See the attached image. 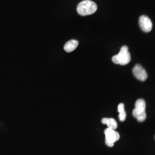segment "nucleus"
I'll use <instances>...</instances> for the list:
<instances>
[{
  "mask_svg": "<svg viewBox=\"0 0 155 155\" xmlns=\"http://www.w3.org/2000/svg\"><path fill=\"white\" fill-rule=\"evenodd\" d=\"M146 103L143 99H139L137 100L135 104V109L138 111H145Z\"/></svg>",
  "mask_w": 155,
  "mask_h": 155,
  "instance_id": "obj_9",
  "label": "nucleus"
},
{
  "mask_svg": "<svg viewBox=\"0 0 155 155\" xmlns=\"http://www.w3.org/2000/svg\"><path fill=\"white\" fill-rule=\"evenodd\" d=\"M133 73L134 77L141 81H145L148 78V74L143 66L139 64L133 67Z\"/></svg>",
  "mask_w": 155,
  "mask_h": 155,
  "instance_id": "obj_4",
  "label": "nucleus"
},
{
  "mask_svg": "<svg viewBox=\"0 0 155 155\" xmlns=\"http://www.w3.org/2000/svg\"><path fill=\"white\" fill-rule=\"evenodd\" d=\"M140 28L145 32H150L152 29V22L150 18L147 16H141L139 18Z\"/></svg>",
  "mask_w": 155,
  "mask_h": 155,
  "instance_id": "obj_5",
  "label": "nucleus"
},
{
  "mask_svg": "<svg viewBox=\"0 0 155 155\" xmlns=\"http://www.w3.org/2000/svg\"><path fill=\"white\" fill-rule=\"evenodd\" d=\"M133 116L137 120L139 121V122H143L146 118H147V114L145 111H138L134 109L133 111Z\"/></svg>",
  "mask_w": 155,
  "mask_h": 155,
  "instance_id": "obj_8",
  "label": "nucleus"
},
{
  "mask_svg": "<svg viewBox=\"0 0 155 155\" xmlns=\"http://www.w3.org/2000/svg\"><path fill=\"white\" fill-rule=\"evenodd\" d=\"M79 43L76 40H71L67 41L64 46V50L67 52H71L77 48Z\"/></svg>",
  "mask_w": 155,
  "mask_h": 155,
  "instance_id": "obj_6",
  "label": "nucleus"
},
{
  "mask_svg": "<svg viewBox=\"0 0 155 155\" xmlns=\"http://www.w3.org/2000/svg\"><path fill=\"white\" fill-rule=\"evenodd\" d=\"M130 61V54L128 51V47L126 45L122 46L120 52L116 55L113 56L112 58V61L113 63L120 65H126Z\"/></svg>",
  "mask_w": 155,
  "mask_h": 155,
  "instance_id": "obj_2",
  "label": "nucleus"
},
{
  "mask_svg": "<svg viewBox=\"0 0 155 155\" xmlns=\"http://www.w3.org/2000/svg\"><path fill=\"white\" fill-rule=\"evenodd\" d=\"M105 134V143L108 147H112L114 146V143L120 139V134L115 130L110 128L106 129L104 131Z\"/></svg>",
  "mask_w": 155,
  "mask_h": 155,
  "instance_id": "obj_3",
  "label": "nucleus"
},
{
  "mask_svg": "<svg viewBox=\"0 0 155 155\" xmlns=\"http://www.w3.org/2000/svg\"><path fill=\"white\" fill-rule=\"evenodd\" d=\"M97 4L92 1L84 0L81 2L77 6V12L81 16H87L94 13L97 10Z\"/></svg>",
  "mask_w": 155,
  "mask_h": 155,
  "instance_id": "obj_1",
  "label": "nucleus"
},
{
  "mask_svg": "<svg viewBox=\"0 0 155 155\" xmlns=\"http://www.w3.org/2000/svg\"><path fill=\"white\" fill-rule=\"evenodd\" d=\"M102 123L106 125L108 128L115 130L117 127V122L115 119L112 118H104L102 119Z\"/></svg>",
  "mask_w": 155,
  "mask_h": 155,
  "instance_id": "obj_7",
  "label": "nucleus"
},
{
  "mask_svg": "<svg viewBox=\"0 0 155 155\" xmlns=\"http://www.w3.org/2000/svg\"><path fill=\"white\" fill-rule=\"evenodd\" d=\"M118 111L119 112V114L123 113H125V106H124V104L123 103H120V104L118 105Z\"/></svg>",
  "mask_w": 155,
  "mask_h": 155,
  "instance_id": "obj_10",
  "label": "nucleus"
}]
</instances>
